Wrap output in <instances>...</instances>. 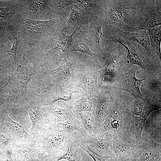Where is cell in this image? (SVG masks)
Listing matches in <instances>:
<instances>
[{
    "instance_id": "cell-25",
    "label": "cell",
    "mask_w": 161,
    "mask_h": 161,
    "mask_svg": "<svg viewBox=\"0 0 161 161\" xmlns=\"http://www.w3.org/2000/svg\"><path fill=\"white\" fill-rule=\"evenodd\" d=\"M79 114L81 119L80 122L86 131L93 136L98 135L100 131V124L97 123L95 121L92 112L85 111L79 112Z\"/></svg>"
},
{
    "instance_id": "cell-9",
    "label": "cell",
    "mask_w": 161,
    "mask_h": 161,
    "mask_svg": "<svg viewBox=\"0 0 161 161\" xmlns=\"http://www.w3.org/2000/svg\"><path fill=\"white\" fill-rule=\"evenodd\" d=\"M12 151L18 153L22 161H34L36 156L42 151L40 142L37 138H21L11 144Z\"/></svg>"
},
{
    "instance_id": "cell-23",
    "label": "cell",
    "mask_w": 161,
    "mask_h": 161,
    "mask_svg": "<svg viewBox=\"0 0 161 161\" xmlns=\"http://www.w3.org/2000/svg\"><path fill=\"white\" fill-rule=\"evenodd\" d=\"M115 40L126 49L127 58L129 62L139 66L142 70H143L145 67V62L143 57L135 45L133 43L126 41L122 38H118Z\"/></svg>"
},
{
    "instance_id": "cell-37",
    "label": "cell",
    "mask_w": 161,
    "mask_h": 161,
    "mask_svg": "<svg viewBox=\"0 0 161 161\" xmlns=\"http://www.w3.org/2000/svg\"><path fill=\"white\" fill-rule=\"evenodd\" d=\"M20 32L15 33L7 37L12 44V47L7 51L9 55H11L14 60L15 64L17 65V61L16 58L17 50L19 41Z\"/></svg>"
},
{
    "instance_id": "cell-22",
    "label": "cell",
    "mask_w": 161,
    "mask_h": 161,
    "mask_svg": "<svg viewBox=\"0 0 161 161\" xmlns=\"http://www.w3.org/2000/svg\"><path fill=\"white\" fill-rule=\"evenodd\" d=\"M29 114L32 123V127L30 130V134L36 138L42 128L47 124L44 107L38 104L36 110L30 109Z\"/></svg>"
},
{
    "instance_id": "cell-33",
    "label": "cell",
    "mask_w": 161,
    "mask_h": 161,
    "mask_svg": "<svg viewBox=\"0 0 161 161\" xmlns=\"http://www.w3.org/2000/svg\"><path fill=\"white\" fill-rule=\"evenodd\" d=\"M150 44L153 49L156 51L160 59H161L160 45L161 37V26L147 30Z\"/></svg>"
},
{
    "instance_id": "cell-39",
    "label": "cell",
    "mask_w": 161,
    "mask_h": 161,
    "mask_svg": "<svg viewBox=\"0 0 161 161\" xmlns=\"http://www.w3.org/2000/svg\"><path fill=\"white\" fill-rule=\"evenodd\" d=\"M2 151L1 155L0 157V161H14L11 156V149Z\"/></svg>"
},
{
    "instance_id": "cell-8",
    "label": "cell",
    "mask_w": 161,
    "mask_h": 161,
    "mask_svg": "<svg viewBox=\"0 0 161 161\" xmlns=\"http://www.w3.org/2000/svg\"><path fill=\"white\" fill-rule=\"evenodd\" d=\"M78 89V86L75 83H71L68 86L63 88L58 82L52 90L39 95L37 104L45 107L52 106L55 102L59 100L69 101L71 99L73 93L79 92Z\"/></svg>"
},
{
    "instance_id": "cell-1",
    "label": "cell",
    "mask_w": 161,
    "mask_h": 161,
    "mask_svg": "<svg viewBox=\"0 0 161 161\" xmlns=\"http://www.w3.org/2000/svg\"><path fill=\"white\" fill-rule=\"evenodd\" d=\"M126 118L125 133L133 134L136 141H141L142 134L146 121L153 111L160 108V102L152 98L136 99L131 103H126Z\"/></svg>"
},
{
    "instance_id": "cell-14",
    "label": "cell",
    "mask_w": 161,
    "mask_h": 161,
    "mask_svg": "<svg viewBox=\"0 0 161 161\" xmlns=\"http://www.w3.org/2000/svg\"><path fill=\"white\" fill-rule=\"evenodd\" d=\"M119 54L116 52L110 53L101 69L99 71V82L100 86L103 82H107L112 79L117 80L122 72L119 64Z\"/></svg>"
},
{
    "instance_id": "cell-15",
    "label": "cell",
    "mask_w": 161,
    "mask_h": 161,
    "mask_svg": "<svg viewBox=\"0 0 161 161\" xmlns=\"http://www.w3.org/2000/svg\"><path fill=\"white\" fill-rule=\"evenodd\" d=\"M57 20L55 18L41 21L24 18L22 21V24L30 34L39 38H50V29Z\"/></svg>"
},
{
    "instance_id": "cell-38",
    "label": "cell",
    "mask_w": 161,
    "mask_h": 161,
    "mask_svg": "<svg viewBox=\"0 0 161 161\" xmlns=\"http://www.w3.org/2000/svg\"><path fill=\"white\" fill-rule=\"evenodd\" d=\"M51 6V9L53 12L59 13L66 7L76 3V0H53Z\"/></svg>"
},
{
    "instance_id": "cell-11",
    "label": "cell",
    "mask_w": 161,
    "mask_h": 161,
    "mask_svg": "<svg viewBox=\"0 0 161 161\" xmlns=\"http://www.w3.org/2000/svg\"><path fill=\"white\" fill-rule=\"evenodd\" d=\"M66 29V21L61 19H58L57 29L52 37L54 42V47L52 50H57L61 58H66L73 43V36L78 29L73 30L70 35H66L64 32Z\"/></svg>"
},
{
    "instance_id": "cell-24",
    "label": "cell",
    "mask_w": 161,
    "mask_h": 161,
    "mask_svg": "<svg viewBox=\"0 0 161 161\" xmlns=\"http://www.w3.org/2000/svg\"><path fill=\"white\" fill-rule=\"evenodd\" d=\"M61 61L60 66L50 72L52 80L57 83L60 80H69L72 76L69 69L74 64L68 61L66 58H61Z\"/></svg>"
},
{
    "instance_id": "cell-41",
    "label": "cell",
    "mask_w": 161,
    "mask_h": 161,
    "mask_svg": "<svg viewBox=\"0 0 161 161\" xmlns=\"http://www.w3.org/2000/svg\"><path fill=\"white\" fill-rule=\"evenodd\" d=\"M137 160V157H133L121 160H117L115 159L113 161H136Z\"/></svg>"
},
{
    "instance_id": "cell-29",
    "label": "cell",
    "mask_w": 161,
    "mask_h": 161,
    "mask_svg": "<svg viewBox=\"0 0 161 161\" xmlns=\"http://www.w3.org/2000/svg\"><path fill=\"white\" fill-rule=\"evenodd\" d=\"M65 105L66 108L70 109L74 113L85 111L91 112L92 107V102L86 97L70 100L66 102Z\"/></svg>"
},
{
    "instance_id": "cell-13",
    "label": "cell",
    "mask_w": 161,
    "mask_h": 161,
    "mask_svg": "<svg viewBox=\"0 0 161 161\" xmlns=\"http://www.w3.org/2000/svg\"><path fill=\"white\" fill-rule=\"evenodd\" d=\"M136 70L133 68L128 72L121 73L117 80L118 88L131 94L136 99L143 98L140 90V86L145 79H138L136 77Z\"/></svg>"
},
{
    "instance_id": "cell-3",
    "label": "cell",
    "mask_w": 161,
    "mask_h": 161,
    "mask_svg": "<svg viewBox=\"0 0 161 161\" xmlns=\"http://www.w3.org/2000/svg\"><path fill=\"white\" fill-rule=\"evenodd\" d=\"M71 132L58 130L46 124L42 128L36 137L40 142L44 154L50 156L53 149L62 150L66 148Z\"/></svg>"
},
{
    "instance_id": "cell-34",
    "label": "cell",
    "mask_w": 161,
    "mask_h": 161,
    "mask_svg": "<svg viewBox=\"0 0 161 161\" xmlns=\"http://www.w3.org/2000/svg\"><path fill=\"white\" fill-rule=\"evenodd\" d=\"M14 142L11 135L1 124L0 125V150L3 151L11 149V145Z\"/></svg>"
},
{
    "instance_id": "cell-18",
    "label": "cell",
    "mask_w": 161,
    "mask_h": 161,
    "mask_svg": "<svg viewBox=\"0 0 161 161\" xmlns=\"http://www.w3.org/2000/svg\"><path fill=\"white\" fill-rule=\"evenodd\" d=\"M93 16L89 12L80 8L76 4H73L71 5L69 16L66 21V28L73 30L79 29L83 24L89 23Z\"/></svg>"
},
{
    "instance_id": "cell-20",
    "label": "cell",
    "mask_w": 161,
    "mask_h": 161,
    "mask_svg": "<svg viewBox=\"0 0 161 161\" xmlns=\"http://www.w3.org/2000/svg\"><path fill=\"white\" fill-rule=\"evenodd\" d=\"M1 123L11 135L14 141L21 138L33 137L26 131L22 123L13 120L5 110L2 113Z\"/></svg>"
},
{
    "instance_id": "cell-32",
    "label": "cell",
    "mask_w": 161,
    "mask_h": 161,
    "mask_svg": "<svg viewBox=\"0 0 161 161\" xmlns=\"http://www.w3.org/2000/svg\"><path fill=\"white\" fill-rule=\"evenodd\" d=\"M76 145L92 157L94 161H113L115 159L114 156H103L96 153L93 151L86 143L80 139L77 131L76 132Z\"/></svg>"
},
{
    "instance_id": "cell-12",
    "label": "cell",
    "mask_w": 161,
    "mask_h": 161,
    "mask_svg": "<svg viewBox=\"0 0 161 161\" xmlns=\"http://www.w3.org/2000/svg\"><path fill=\"white\" fill-rule=\"evenodd\" d=\"M114 97L109 92H100L92 100L91 112L95 121L102 124L107 117L112 104Z\"/></svg>"
},
{
    "instance_id": "cell-6",
    "label": "cell",
    "mask_w": 161,
    "mask_h": 161,
    "mask_svg": "<svg viewBox=\"0 0 161 161\" xmlns=\"http://www.w3.org/2000/svg\"><path fill=\"white\" fill-rule=\"evenodd\" d=\"M78 133L80 139L96 153L103 156L115 157L112 147V137L111 135L105 132H102L95 136L79 132Z\"/></svg>"
},
{
    "instance_id": "cell-31",
    "label": "cell",
    "mask_w": 161,
    "mask_h": 161,
    "mask_svg": "<svg viewBox=\"0 0 161 161\" xmlns=\"http://www.w3.org/2000/svg\"><path fill=\"white\" fill-rule=\"evenodd\" d=\"M15 6L0 8V35H4L5 27L10 19L17 12Z\"/></svg>"
},
{
    "instance_id": "cell-42",
    "label": "cell",
    "mask_w": 161,
    "mask_h": 161,
    "mask_svg": "<svg viewBox=\"0 0 161 161\" xmlns=\"http://www.w3.org/2000/svg\"><path fill=\"white\" fill-rule=\"evenodd\" d=\"M0 91H1V90H0Z\"/></svg>"
},
{
    "instance_id": "cell-40",
    "label": "cell",
    "mask_w": 161,
    "mask_h": 161,
    "mask_svg": "<svg viewBox=\"0 0 161 161\" xmlns=\"http://www.w3.org/2000/svg\"><path fill=\"white\" fill-rule=\"evenodd\" d=\"M11 97L10 95L5 96H0V106Z\"/></svg>"
},
{
    "instance_id": "cell-28",
    "label": "cell",
    "mask_w": 161,
    "mask_h": 161,
    "mask_svg": "<svg viewBox=\"0 0 161 161\" xmlns=\"http://www.w3.org/2000/svg\"><path fill=\"white\" fill-rule=\"evenodd\" d=\"M54 128L59 130L71 132L76 131L84 134L88 133L84 129L78 117L75 113L68 119L58 124Z\"/></svg>"
},
{
    "instance_id": "cell-36",
    "label": "cell",
    "mask_w": 161,
    "mask_h": 161,
    "mask_svg": "<svg viewBox=\"0 0 161 161\" xmlns=\"http://www.w3.org/2000/svg\"><path fill=\"white\" fill-rule=\"evenodd\" d=\"M76 3L79 4L83 10L89 12L92 15L96 12H101L100 7L96 3V1L76 0Z\"/></svg>"
},
{
    "instance_id": "cell-5",
    "label": "cell",
    "mask_w": 161,
    "mask_h": 161,
    "mask_svg": "<svg viewBox=\"0 0 161 161\" xmlns=\"http://www.w3.org/2000/svg\"><path fill=\"white\" fill-rule=\"evenodd\" d=\"M17 68L13 72L11 79L15 85V90L17 95L26 97L28 92L27 85L35 69L30 65L23 56L17 62Z\"/></svg>"
},
{
    "instance_id": "cell-17",
    "label": "cell",
    "mask_w": 161,
    "mask_h": 161,
    "mask_svg": "<svg viewBox=\"0 0 161 161\" xmlns=\"http://www.w3.org/2000/svg\"><path fill=\"white\" fill-rule=\"evenodd\" d=\"M103 21L102 18L93 16L89 22V29L87 38L90 50L101 51L100 41L103 34L102 27Z\"/></svg>"
},
{
    "instance_id": "cell-4",
    "label": "cell",
    "mask_w": 161,
    "mask_h": 161,
    "mask_svg": "<svg viewBox=\"0 0 161 161\" xmlns=\"http://www.w3.org/2000/svg\"><path fill=\"white\" fill-rule=\"evenodd\" d=\"M101 1V12L104 15L103 19L111 25L121 23L124 21L123 12L127 9H135L137 6L136 1Z\"/></svg>"
},
{
    "instance_id": "cell-26",
    "label": "cell",
    "mask_w": 161,
    "mask_h": 161,
    "mask_svg": "<svg viewBox=\"0 0 161 161\" xmlns=\"http://www.w3.org/2000/svg\"><path fill=\"white\" fill-rule=\"evenodd\" d=\"M87 33L86 31L77 33L73 36L75 41L70 49L69 52H79L92 56L94 53L90 50L87 38Z\"/></svg>"
},
{
    "instance_id": "cell-35",
    "label": "cell",
    "mask_w": 161,
    "mask_h": 161,
    "mask_svg": "<svg viewBox=\"0 0 161 161\" xmlns=\"http://www.w3.org/2000/svg\"><path fill=\"white\" fill-rule=\"evenodd\" d=\"M48 0L27 1V10L30 13L35 14L37 12L47 9H49L47 6Z\"/></svg>"
},
{
    "instance_id": "cell-10",
    "label": "cell",
    "mask_w": 161,
    "mask_h": 161,
    "mask_svg": "<svg viewBox=\"0 0 161 161\" xmlns=\"http://www.w3.org/2000/svg\"><path fill=\"white\" fill-rule=\"evenodd\" d=\"M129 137L124 134L112 137V149L116 160H121L133 157L138 158L139 145L133 144Z\"/></svg>"
},
{
    "instance_id": "cell-21",
    "label": "cell",
    "mask_w": 161,
    "mask_h": 161,
    "mask_svg": "<svg viewBox=\"0 0 161 161\" xmlns=\"http://www.w3.org/2000/svg\"><path fill=\"white\" fill-rule=\"evenodd\" d=\"M76 131L70 133L65 153L55 161L66 160L69 161H86L84 151L76 145Z\"/></svg>"
},
{
    "instance_id": "cell-27",
    "label": "cell",
    "mask_w": 161,
    "mask_h": 161,
    "mask_svg": "<svg viewBox=\"0 0 161 161\" xmlns=\"http://www.w3.org/2000/svg\"><path fill=\"white\" fill-rule=\"evenodd\" d=\"M122 34L127 41L135 42L142 46L148 52L150 51V42L146 31L140 32L123 31Z\"/></svg>"
},
{
    "instance_id": "cell-7",
    "label": "cell",
    "mask_w": 161,
    "mask_h": 161,
    "mask_svg": "<svg viewBox=\"0 0 161 161\" xmlns=\"http://www.w3.org/2000/svg\"><path fill=\"white\" fill-rule=\"evenodd\" d=\"M71 78L84 90L86 98L89 101L92 102L100 92L99 71L85 70L72 75Z\"/></svg>"
},
{
    "instance_id": "cell-16",
    "label": "cell",
    "mask_w": 161,
    "mask_h": 161,
    "mask_svg": "<svg viewBox=\"0 0 161 161\" xmlns=\"http://www.w3.org/2000/svg\"><path fill=\"white\" fill-rule=\"evenodd\" d=\"M139 145V153L136 161H161V144L155 141L150 135Z\"/></svg>"
},
{
    "instance_id": "cell-30",
    "label": "cell",
    "mask_w": 161,
    "mask_h": 161,
    "mask_svg": "<svg viewBox=\"0 0 161 161\" xmlns=\"http://www.w3.org/2000/svg\"><path fill=\"white\" fill-rule=\"evenodd\" d=\"M161 24V13H154L149 16L143 21L128 31L134 32L139 30H148L160 26Z\"/></svg>"
},
{
    "instance_id": "cell-2",
    "label": "cell",
    "mask_w": 161,
    "mask_h": 161,
    "mask_svg": "<svg viewBox=\"0 0 161 161\" xmlns=\"http://www.w3.org/2000/svg\"><path fill=\"white\" fill-rule=\"evenodd\" d=\"M126 103L114 97L111 109L103 122L100 124V133L105 132L112 137L123 134L126 128Z\"/></svg>"
},
{
    "instance_id": "cell-19",
    "label": "cell",
    "mask_w": 161,
    "mask_h": 161,
    "mask_svg": "<svg viewBox=\"0 0 161 161\" xmlns=\"http://www.w3.org/2000/svg\"><path fill=\"white\" fill-rule=\"evenodd\" d=\"M43 107L47 124L53 128L58 124L68 119L74 113L69 109L61 108L54 105Z\"/></svg>"
}]
</instances>
